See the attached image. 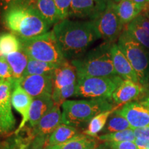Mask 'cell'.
I'll return each mask as SVG.
<instances>
[{
    "instance_id": "6",
    "label": "cell",
    "mask_w": 149,
    "mask_h": 149,
    "mask_svg": "<svg viewBox=\"0 0 149 149\" xmlns=\"http://www.w3.org/2000/svg\"><path fill=\"white\" fill-rule=\"evenodd\" d=\"M119 48L129 61L142 85L148 82V51L137 41L130 36L124 28L117 43Z\"/></svg>"
},
{
    "instance_id": "26",
    "label": "cell",
    "mask_w": 149,
    "mask_h": 149,
    "mask_svg": "<svg viewBox=\"0 0 149 149\" xmlns=\"http://www.w3.org/2000/svg\"><path fill=\"white\" fill-rule=\"evenodd\" d=\"M57 66L49 63L30 58L24 76L33 75V74L53 76Z\"/></svg>"
},
{
    "instance_id": "38",
    "label": "cell",
    "mask_w": 149,
    "mask_h": 149,
    "mask_svg": "<svg viewBox=\"0 0 149 149\" xmlns=\"http://www.w3.org/2000/svg\"><path fill=\"white\" fill-rule=\"evenodd\" d=\"M135 144L139 149H149V139L135 138Z\"/></svg>"
},
{
    "instance_id": "32",
    "label": "cell",
    "mask_w": 149,
    "mask_h": 149,
    "mask_svg": "<svg viewBox=\"0 0 149 149\" xmlns=\"http://www.w3.org/2000/svg\"><path fill=\"white\" fill-rule=\"evenodd\" d=\"M111 149H139L134 141L122 142H105Z\"/></svg>"
},
{
    "instance_id": "7",
    "label": "cell",
    "mask_w": 149,
    "mask_h": 149,
    "mask_svg": "<svg viewBox=\"0 0 149 149\" xmlns=\"http://www.w3.org/2000/svg\"><path fill=\"white\" fill-rule=\"evenodd\" d=\"M123 79L119 75L111 77H86L77 78L74 97L90 99L112 98L113 93Z\"/></svg>"
},
{
    "instance_id": "33",
    "label": "cell",
    "mask_w": 149,
    "mask_h": 149,
    "mask_svg": "<svg viewBox=\"0 0 149 149\" xmlns=\"http://www.w3.org/2000/svg\"><path fill=\"white\" fill-rule=\"evenodd\" d=\"M46 141L47 139L46 137L37 136L24 149H45Z\"/></svg>"
},
{
    "instance_id": "2",
    "label": "cell",
    "mask_w": 149,
    "mask_h": 149,
    "mask_svg": "<svg viewBox=\"0 0 149 149\" xmlns=\"http://www.w3.org/2000/svg\"><path fill=\"white\" fill-rule=\"evenodd\" d=\"M6 27L19 39H30L47 33L51 25L32 3L6 7L3 13Z\"/></svg>"
},
{
    "instance_id": "13",
    "label": "cell",
    "mask_w": 149,
    "mask_h": 149,
    "mask_svg": "<svg viewBox=\"0 0 149 149\" xmlns=\"http://www.w3.org/2000/svg\"><path fill=\"white\" fill-rule=\"evenodd\" d=\"M33 101V98L19 84L17 80L11 95V104L15 110L22 115V120L19 126L16 130H15V135H18L25 127L26 124L29 122L30 111Z\"/></svg>"
},
{
    "instance_id": "39",
    "label": "cell",
    "mask_w": 149,
    "mask_h": 149,
    "mask_svg": "<svg viewBox=\"0 0 149 149\" xmlns=\"http://www.w3.org/2000/svg\"><path fill=\"white\" fill-rule=\"evenodd\" d=\"M141 13L149 18V2H147L143 7V10Z\"/></svg>"
},
{
    "instance_id": "1",
    "label": "cell",
    "mask_w": 149,
    "mask_h": 149,
    "mask_svg": "<svg viewBox=\"0 0 149 149\" xmlns=\"http://www.w3.org/2000/svg\"><path fill=\"white\" fill-rule=\"evenodd\" d=\"M52 31L66 59H76L100 39L93 21L66 19L55 24Z\"/></svg>"
},
{
    "instance_id": "15",
    "label": "cell",
    "mask_w": 149,
    "mask_h": 149,
    "mask_svg": "<svg viewBox=\"0 0 149 149\" xmlns=\"http://www.w3.org/2000/svg\"><path fill=\"white\" fill-rule=\"evenodd\" d=\"M144 92V86L141 84L123 79L113 93L112 99L117 106H122L138 99Z\"/></svg>"
},
{
    "instance_id": "4",
    "label": "cell",
    "mask_w": 149,
    "mask_h": 149,
    "mask_svg": "<svg viewBox=\"0 0 149 149\" xmlns=\"http://www.w3.org/2000/svg\"><path fill=\"white\" fill-rule=\"evenodd\" d=\"M62 123L74 127H80L97 115L113 109L115 107L107 99L66 100L61 105Z\"/></svg>"
},
{
    "instance_id": "11",
    "label": "cell",
    "mask_w": 149,
    "mask_h": 149,
    "mask_svg": "<svg viewBox=\"0 0 149 149\" xmlns=\"http://www.w3.org/2000/svg\"><path fill=\"white\" fill-rule=\"evenodd\" d=\"M19 84L33 98L51 95L53 90V76L26 75L18 80Z\"/></svg>"
},
{
    "instance_id": "9",
    "label": "cell",
    "mask_w": 149,
    "mask_h": 149,
    "mask_svg": "<svg viewBox=\"0 0 149 149\" xmlns=\"http://www.w3.org/2000/svg\"><path fill=\"white\" fill-rule=\"evenodd\" d=\"M17 81L15 79L0 80V135H8L15 128L16 119L12 111L11 95Z\"/></svg>"
},
{
    "instance_id": "12",
    "label": "cell",
    "mask_w": 149,
    "mask_h": 149,
    "mask_svg": "<svg viewBox=\"0 0 149 149\" xmlns=\"http://www.w3.org/2000/svg\"><path fill=\"white\" fill-rule=\"evenodd\" d=\"M116 112L128 121L132 129L149 126V110L141 103L128 102Z\"/></svg>"
},
{
    "instance_id": "25",
    "label": "cell",
    "mask_w": 149,
    "mask_h": 149,
    "mask_svg": "<svg viewBox=\"0 0 149 149\" xmlns=\"http://www.w3.org/2000/svg\"><path fill=\"white\" fill-rule=\"evenodd\" d=\"M21 50V40L17 35L10 33L0 35V57H6Z\"/></svg>"
},
{
    "instance_id": "45",
    "label": "cell",
    "mask_w": 149,
    "mask_h": 149,
    "mask_svg": "<svg viewBox=\"0 0 149 149\" xmlns=\"http://www.w3.org/2000/svg\"><path fill=\"white\" fill-rule=\"evenodd\" d=\"M148 2H149V0H148Z\"/></svg>"
},
{
    "instance_id": "35",
    "label": "cell",
    "mask_w": 149,
    "mask_h": 149,
    "mask_svg": "<svg viewBox=\"0 0 149 149\" xmlns=\"http://www.w3.org/2000/svg\"><path fill=\"white\" fill-rule=\"evenodd\" d=\"M17 139L12 141H4L0 142V149H19L20 144Z\"/></svg>"
},
{
    "instance_id": "40",
    "label": "cell",
    "mask_w": 149,
    "mask_h": 149,
    "mask_svg": "<svg viewBox=\"0 0 149 149\" xmlns=\"http://www.w3.org/2000/svg\"><path fill=\"white\" fill-rule=\"evenodd\" d=\"M131 1L142 7H144V6L148 2V0H131Z\"/></svg>"
},
{
    "instance_id": "31",
    "label": "cell",
    "mask_w": 149,
    "mask_h": 149,
    "mask_svg": "<svg viewBox=\"0 0 149 149\" xmlns=\"http://www.w3.org/2000/svg\"><path fill=\"white\" fill-rule=\"evenodd\" d=\"M14 79L12 68L5 57H0V80Z\"/></svg>"
},
{
    "instance_id": "5",
    "label": "cell",
    "mask_w": 149,
    "mask_h": 149,
    "mask_svg": "<svg viewBox=\"0 0 149 149\" xmlns=\"http://www.w3.org/2000/svg\"><path fill=\"white\" fill-rule=\"evenodd\" d=\"M22 50L29 58L59 66L66 60L53 31L30 39H20Z\"/></svg>"
},
{
    "instance_id": "14",
    "label": "cell",
    "mask_w": 149,
    "mask_h": 149,
    "mask_svg": "<svg viewBox=\"0 0 149 149\" xmlns=\"http://www.w3.org/2000/svg\"><path fill=\"white\" fill-rule=\"evenodd\" d=\"M62 124V112L60 107L55 105L48 113L44 115L40 122L33 128H31L29 136L34 139L37 136L46 137L48 139L57 126Z\"/></svg>"
},
{
    "instance_id": "10",
    "label": "cell",
    "mask_w": 149,
    "mask_h": 149,
    "mask_svg": "<svg viewBox=\"0 0 149 149\" xmlns=\"http://www.w3.org/2000/svg\"><path fill=\"white\" fill-rule=\"evenodd\" d=\"M113 0H72L69 17L89 19L93 21Z\"/></svg>"
},
{
    "instance_id": "21",
    "label": "cell",
    "mask_w": 149,
    "mask_h": 149,
    "mask_svg": "<svg viewBox=\"0 0 149 149\" xmlns=\"http://www.w3.org/2000/svg\"><path fill=\"white\" fill-rule=\"evenodd\" d=\"M6 59L12 68L14 79L19 80L25 74L29 57L24 51H19L6 56Z\"/></svg>"
},
{
    "instance_id": "36",
    "label": "cell",
    "mask_w": 149,
    "mask_h": 149,
    "mask_svg": "<svg viewBox=\"0 0 149 149\" xmlns=\"http://www.w3.org/2000/svg\"><path fill=\"white\" fill-rule=\"evenodd\" d=\"M35 0H1V1L6 6V8L11 6L24 5L32 3Z\"/></svg>"
},
{
    "instance_id": "41",
    "label": "cell",
    "mask_w": 149,
    "mask_h": 149,
    "mask_svg": "<svg viewBox=\"0 0 149 149\" xmlns=\"http://www.w3.org/2000/svg\"><path fill=\"white\" fill-rule=\"evenodd\" d=\"M140 103L149 110V96L147 97L146 98H144Z\"/></svg>"
},
{
    "instance_id": "24",
    "label": "cell",
    "mask_w": 149,
    "mask_h": 149,
    "mask_svg": "<svg viewBox=\"0 0 149 149\" xmlns=\"http://www.w3.org/2000/svg\"><path fill=\"white\" fill-rule=\"evenodd\" d=\"M121 106H116L113 109L102 112L95 116L89 122L87 128L84 130V134L92 137H97V134L104 130L109 120V117H110L113 112H115Z\"/></svg>"
},
{
    "instance_id": "17",
    "label": "cell",
    "mask_w": 149,
    "mask_h": 149,
    "mask_svg": "<svg viewBox=\"0 0 149 149\" xmlns=\"http://www.w3.org/2000/svg\"><path fill=\"white\" fill-rule=\"evenodd\" d=\"M53 77V91L60 90L77 83V70L71 61L66 59L64 62L57 66L54 71Z\"/></svg>"
},
{
    "instance_id": "43",
    "label": "cell",
    "mask_w": 149,
    "mask_h": 149,
    "mask_svg": "<svg viewBox=\"0 0 149 149\" xmlns=\"http://www.w3.org/2000/svg\"><path fill=\"white\" fill-rule=\"evenodd\" d=\"M148 64H149V52H148ZM148 81H149V67H148Z\"/></svg>"
},
{
    "instance_id": "29",
    "label": "cell",
    "mask_w": 149,
    "mask_h": 149,
    "mask_svg": "<svg viewBox=\"0 0 149 149\" xmlns=\"http://www.w3.org/2000/svg\"><path fill=\"white\" fill-rule=\"evenodd\" d=\"M98 139L104 142H122V141H135V137L132 128L116 132L106 133L97 137Z\"/></svg>"
},
{
    "instance_id": "37",
    "label": "cell",
    "mask_w": 149,
    "mask_h": 149,
    "mask_svg": "<svg viewBox=\"0 0 149 149\" xmlns=\"http://www.w3.org/2000/svg\"><path fill=\"white\" fill-rule=\"evenodd\" d=\"M136 19L149 35V18L145 16L144 15L141 13Z\"/></svg>"
},
{
    "instance_id": "34",
    "label": "cell",
    "mask_w": 149,
    "mask_h": 149,
    "mask_svg": "<svg viewBox=\"0 0 149 149\" xmlns=\"http://www.w3.org/2000/svg\"><path fill=\"white\" fill-rule=\"evenodd\" d=\"M133 130L135 138L149 139V126L143 128H133Z\"/></svg>"
},
{
    "instance_id": "8",
    "label": "cell",
    "mask_w": 149,
    "mask_h": 149,
    "mask_svg": "<svg viewBox=\"0 0 149 149\" xmlns=\"http://www.w3.org/2000/svg\"><path fill=\"white\" fill-rule=\"evenodd\" d=\"M115 5L116 3L112 1L106 10L93 21L100 38L111 44L119 39L124 28L117 14Z\"/></svg>"
},
{
    "instance_id": "44",
    "label": "cell",
    "mask_w": 149,
    "mask_h": 149,
    "mask_svg": "<svg viewBox=\"0 0 149 149\" xmlns=\"http://www.w3.org/2000/svg\"><path fill=\"white\" fill-rule=\"evenodd\" d=\"M113 1H114V2H115V3H118V2H120L121 0H113Z\"/></svg>"
},
{
    "instance_id": "18",
    "label": "cell",
    "mask_w": 149,
    "mask_h": 149,
    "mask_svg": "<svg viewBox=\"0 0 149 149\" xmlns=\"http://www.w3.org/2000/svg\"><path fill=\"white\" fill-rule=\"evenodd\" d=\"M55 106L51 95H45L33 98L30 111L29 122V126L33 128L40 120L48 113Z\"/></svg>"
},
{
    "instance_id": "22",
    "label": "cell",
    "mask_w": 149,
    "mask_h": 149,
    "mask_svg": "<svg viewBox=\"0 0 149 149\" xmlns=\"http://www.w3.org/2000/svg\"><path fill=\"white\" fill-rule=\"evenodd\" d=\"M78 134H79V133L77 128L62 123L59 126H57V128L48 137L46 143V147L47 146L62 144L72 139Z\"/></svg>"
},
{
    "instance_id": "3",
    "label": "cell",
    "mask_w": 149,
    "mask_h": 149,
    "mask_svg": "<svg viewBox=\"0 0 149 149\" xmlns=\"http://www.w3.org/2000/svg\"><path fill=\"white\" fill-rule=\"evenodd\" d=\"M112 44L104 42L81 58L72 59L71 63L77 70V78L117 75L112 61Z\"/></svg>"
},
{
    "instance_id": "16",
    "label": "cell",
    "mask_w": 149,
    "mask_h": 149,
    "mask_svg": "<svg viewBox=\"0 0 149 149\" xmlns=\"http://www.w3.org/2000/svg\"><path fill=\"white\" fill-rule=\"evenodd\" d=\"M111 52L113 66L117 75L123 79L139 83L138 76L135 70L119 48L117 44H112Z\"/></svg>"
},
{
    "instance_id": "42",
    "label": "cell",
    "mask_w": 149,
    "mask_h": 149,
    "mask_svg": "<svg viewBox=\"0 0 149 149\" xmlns=\"http://www.w3.org/2000/svg\"><path fill=\"white\" fill-rule=\"evenodd\" d=\"M93 149H111V148H110L109 147L105 144V143H104V144L98 145L97 146H96L95 148H94Z\"/></svg>"
},
{
    "instance_id": "30",
    "label": "cell",
    "mask_w": 149,
    "mask_h": 149,
    "mask_svg": "<svg viewBox=\"0 0 149 149\" xmlns=\"http://www.w3.org/2000/svg\"><path fill=\"white\" fill-rule=\"evenodd\" d=\"M54 1L61 21L68 18L70 15L72 0H54Z\"/></svg>"
},
{
    "instance_id": "19",
    "label": "cell",
    "mask_w": 149,
    "mask_h": 149,
    "mask_svg": "<svg viewBox=\"0 0 149 149\" xmlns=\"http://www.w3.org/2000/svg\"><path fill=\"white\" fill-rule=\"evenodd\" d=\"M116 12L121 22L125 27L141 13L143 7L131 0H121L115 5Z\"/></svg>"
},
{
    "instance_id": "27",
    "label": "cell",
    "mask_w": 149,
    "mask_h": 149,
    "mask_svg": "<svg viewBox=\"0 0 149 149\" xmlns=\"http://www.w3.org/2000/svg\"><path fill=\"white\" fill-rule=\"evenodd\" d=\"M124 28L134 40L139 42L146 49L149 50V35L137 19H135Z\"/></svg>"
},
{
    "instance_id": "28",
    "label": "cell",
    "mask_w": 149,
    "mask_h": 149,
    "mask_svg": "<svg viewBox=\"0 0 149 149\" xmlns=\"http://www.w3.org/2000/svg\"><path fill=\"white\" fill-rule=\"evenodd\" d=\"M116 111L112 113L104 128L103 131L106 133H116L131 128L128 121L122 115L118 114Z\"/></svg>"
},
{
    "instance_id": "20",
    "label": "cell",
    "mask_w": 149,
    "mask_h": 149,
    "mask_svg": "<svg viewBox=\"0 0 149 149\" xmlns=\"http://www.w3.org/2000/svg\"><path fill=\"white\" fill-rule=\"evenodd\" d=\"M97 146V143L93 137L79 133L66 142L47 146L45 149H93Z\"/></svg>"
},
{
    "instance_id": "23",
    "label": "cell",
    "mask_w": 149,
    "mask_h": 149,
    "mask_svg": "<svg viewBox=\"0 0 149 149\" xmlns=\"http://www.w3.org/2000/svg\"><path fill=\"white\" fill-rule=\"evenodd\" d=\"M34 5L49 25L56 24L61 21L54 0H35Z\"/></svg>"
}]
</instances>
